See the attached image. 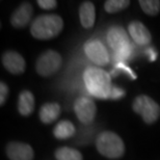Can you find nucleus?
<instances>
[{
	"label": "nucleus",
	"mask_w": 160,
	"mask_h": 160,
	"mask_svg": "<svg viewBox=\"0 0 160 160\" xmlns=\"http://www.w3.org/2000/svg\"><path fill=\"white\" fill-rule=\"evenodd\" d=\"M132 54H133V47H132V44H131L129 46L124 47V48H122V49L116 51L113 54V60L116 62V63L125 62L126 60L131 58Z\"/></svg>",
	"instance_id": "obj_20"
},
{
	"label": "nucleus",
	"mask_w": 160,
	"mask_h": 160,
	"mask_svg": "<svg viewBox=\"0 0 160 160\" xmlns=\"http://www.w3.org/2000/svg\"><path fill=\"white\" fill-rule=\"evenodd\" d=\"M125 95H126V92H125L123 88H119V86L112 84L111 85L109 97H108V99H111V100H119V99L124 98Z\"/></svg>",
	"instance_id": "obj_22"
},
{
	"label": "nucleus",
	"mask_w": 160,
	"mask_h": 160,
	"mask_svg": "<svg viewBox=\"0 0 160 160\" xmlns=\"http://www.w3.org/2000/svg\"><path fill=\"white\" fill-rule=\"evenodd\" d=\"M3 67L12 74H22L26 68V62L23 56L16 51H5L1 57Z\"/></svg>",
	"instance_id": "obj_8"
},
{
	"label": "nucleus",
	"mask_w": 160,
	"mask_h": 160,
	"mask_svg": "<svg viewBox=\"0 0 160 160\" xmlns=\"http://www.w3.org/2000/svg\"><path fill=\"white\" fill-rule=\"evenodd\" d=\"M5 151L11 160H32L34 157V152L31 146L20 142H8Z\"/></svg>",
	"instance_id": "obj_9"
},
{
	"label": "nucleus",
	"mask_w": 160,
	"mask_h": 160,
	"mask_svg": "<svg viewBox=\"0 0 160 160\" xmlns=\"http://www.w3.org/2000/svg\"><path fill=\"white\" fill-rule=\"evenodd\" d=\"M120 73H124V74L128 75L132 80L137 78V76H136L135 73H134L132 70H131L125 62L116 63L114 67H113V69L111 70V72H110V76H112V77H116V76L119 75Z\"/></svg>",
	"instance_id": "obj_21"
},
{
	"label": "nucleus",
	"mask_w": 160,
	"mask_h": 160,
	"mask_svg": "<svg viewBox=\"0 0 160 160\" xmlns=\"http://www.w3.org/2000/svg\"><path fill=\"white\" fill-rule=\"evenodd\" d=\"M60 106L57 103H46L40 109V119L44 124H51L60 114Z\"/></svg>",
	"instance_id": "obj_15"
},
{
	"label": "nucleus",
	"mask_w": 160,
	"mask_h": 160,
	"mask_svg": "<svg viewBox=\"0 0 160 160\" xmlns=\"http://www.w3.org/2000/svg\"><path fill=\"white\" fill-rule=\"evenodd\" d=\"M62 28L63 21L58 15L47 14L34 19L30 26V32L37 40H51L58 36Z\"/></svg>",
	"instance_id": "obj_2"
},
{
	"label": "nucleus",
	"mask_w": 160,
	"mask_h": 160,
	"mask_svg": "<svg viewBox=\"0 0 160 160\" xmlns=\"http://www.w3.org/2000/svg\"><path fill=\"white\" fill-rule=\"evenodd\" d=\"M34 96L29 91H23L20 92L18 99V110L20 114L24 117L30 116L34 110Z\"/></svg>",
	"instance_id": "obj_14"
},
{
	"label": "nucleus",
	"mask_w": 160,
	"mask_h": 160,
	"mask_svg": "<svg viewBox=\"0 0 160 160\" xmlns=\"http://www.w3.org/2000/svg\"><path fill=\"white\" fill-rule=\"evenodd\" d=\"M107 43L114 52L131 45L129 37L122 26H112L107 32Z\"/></svg>",
	"instance_id": "obj_10"
},
{
	"label": "nucleus",
	"mask_w": 160,
	"mask_h": 160,
	"mask_svg": "<svg viewBox=\"0 0 160 160\" xmlns=\"http://www.w3.org/2000/svg\"><path fill=\"white\" fill-rule=\"evenodd\" d=\"M140 8L149 16H156L160 12V1L159 0H139Z\"/></svg>",
	"instance_id": "obj_19"
},
{
	"label": "nucleus",
	"mask_w": 160,
	"mask_h": 160,
	"mask_svg": "<svg viewBox=\"0 0 160 160\" xmlns=\"http://www.w3.org/2000/svg\"><path fill=\"white\" fill-rule=\"evenodd\" d=\"M83 80L92 96L99 99H108L112 85L109 73L97 67H89L84 71Z\"/></svg>",
	"instance_id": "obj_1"
},
{
	"label": "nucleus",
	"mask_w": 160,
	"mask_h": 160,
	"mask_svg": "<svg viewBox=\"0 0 160 160\" xmlns=\"http://www.w3.org/2000/svg\"><path fill=\"white\" fill-rule=\"evenodd\" d=\"M57 160H83L82 154L78 150L69 148V147H62L58 148L54 153Z\"/></svg>",
	"instance_id": "obj_17"
},
{
	"label": "nucleus",
	"mask_w": 160,
	"mask_h": 160,
	"mask_svg": "<svg viewBox=\"0 0 160 160\" xmlns=\"http://www.w3.org/2000/svg\"><path fill=\"white\" fill-rule=\"evenodd\" d=\"M62 65V55L54 50H47L38 57L36 62V70L38 74L43 77L55 74Z\"/></svg>",
	"instance_id": "obj_5"
},
{
	"label": "nucleus",
	"mask_w": 160,
	"mask_h": 160,
	"mask_svg": "<svg viewBox=\"0 0 160 160\" xmlns=\"http://www.w3.org/2000/svg\"><path fill=\"white\" fill-rule=\"evenodd\" d=\"M96 147L101 155L110 159L123 157L125 153L123 139L111 131H103L99 134L96 139Z\"/></svg>",
	"instance_id": "obj_3"
},
{
	"label": "nucleus",
	"mask_w": 160,
	"mask_h": 160,
	"mask_svg": "<svg viewBox=\"0 0 160 160\" xmlns=\"http://www.w3.org/2000/svg\"><path fill=\"white\" fill-rule=\"evenodd\" d=\"M132 108L134 112L142 116L147 124H154L160 117V106L149 96H137L132 103Z\"/></svg>",
	"instance_id": "obj_4"
},
{
	"label": "nucleus",
	"mask_w": 160,
	"mask_h": 160,
	"mask_svg": "<svg viewBox=\"0 0 160 160\" xmlns=\"http://www.w3.org/2000/svg\"><path fill=\"white\" fill-rule=\"evenodd\" d=\"M76 133V128L68 120H62L56 124L53 129V135L57 139H67L72 137Z\"/></svg>",
	"instance_id": "obj_16"
},
{
	"label": "nucleus",
	"mask_w": 160,
	"mask_h": 160,
	"mask_svg": "<svg viewBox=\"0 0 160 160\" xmlns=\"http://www.w3.org/2000/svg\"><path fill=\"white\" fill-rule=\"evenodd\" d=\"M130 37L132 38L134 43L139 46H147L151 43L152 37L149 29L139 21H132L128 25Z\"/></svg>",
	"instance_id": "obj_12"
},
{
	"label": "nucleus",
	"mask_w": 160,
	"mask_h": 160,
	"mask_svg": "<svg viewBox=\"0 0 160 160\" xmlns=\"http://www.w3.org/2000/svg\"><path fill=\"white\" fill-rule=\"evenodd\" d=\"M79 17L81 25L86 29H89V28L94 26L96 20V9L92 2L85 1L80 5Z\"/></svg>",
	"instance_id": "obj_13"
},
{
	"label": "nucleus",
	"mask_w": 160,
	"mask_h": 160,
	"mask_svg": "<svg viewBox=\"0 0 160 160\" xmlns=\"http://www.w3.org/2000/svg\"><path fill=\"white\" fill-rule=\"evenodd\" d=\"M32 12V5L28 2H24L20 6H18L12 12L11 17V24L12 25V27L18 28V29L26 27L31 20Z\"/></svg>",
	"instance_id": "obj_11"
},
{
	"label": "nucleus",
	"mask_w": 160,
	"mask_h": 160,
	"mask_svg": "<svg viewBox=\"0 0 160 160\" xmlns=\"http://www.w3.org/2000/svg\"><path fill=\"white\" fill-rule=\"evenodd\" d=\"M8 96V88L4 82H0V105H3L5 103L6 98Z\"/></svg>",
	"instance_id": "obj_24"
},
{
	"label": "nucleus",
	"mask_w": 160,
	"mask_h": 160,
	"mask_svg": "<svg viewBox=\"0 0 160 160\" xmlns=\"http://www.w3.org/2000/svg\"><path fill=\"white\" fill-rule=\"evenodd\" d=\"M38 4L44 9H53L57 6V1L55 0H38Z\"/></svg>",
	"instance_id": "obj_23"
},
{
	"label": "nucleus",
	"mask_w": 160,
	"mask_h": 160,
	"mask_svg": "<svg viewBox=\"0 0 160 160\" xmlns=\"http://www.w3.org/2000/svg\"><path fill=\"white\" fill-rule=\"evenodd\" d=\"M147 53H149L150 54V60L151 62H153V60H155L156 59V56H157V53L155 52V50L154 49H149L148 51H147Z\"/></svg>",
	"instance_id": "obj_25"
},
{
	"label": "nucleus",
	"mask_w": 160,
	"mask_h": 160,
	"mask_svg": "<svg viewBox=\"0 0 160 160\" xmlns=\"http://www.w3.org/2000/svg\"><path fill=\"white\" fill-rule=\"evenodd\" d=\"M74 111L82 124L89 125L94 122L96 118L97 106L92 99L88 97H79L74 103Z\"/></svg>",
	"instance_id": "obj_6"
},
{
	"label": "nucleus",
	"mask_w": 160,
	"mask_h": 160,
	"mask_svg": "<svg viewBox=\"0 0 160 160\" xmlns=\"http://www.w3.org/2000/svg\"><path fill=\"white\" fill-rule=\"evenodd\" d=\"M129 4V0H107L104 3V8L109 14H116L128 8Z\"/></svg>",
	"instance_id": "obj_18"
},
{
	"label": "nucleus",
	"mask_w": 160,
	"mask_h": 160,
	"mask_svg": "<svg viewBox=\"0 0 160 160\" xmlns=\"http://www.w3.org/2000/svg\"><path fill=\"white\" fill-rule=\"evenodd\" d=\"M84 52L88 57L98 66H106L109 62V54L100 41L89 40L84 45Z\"/></svg>",
	"instance_id": "obj_7"
}]
</instances>
